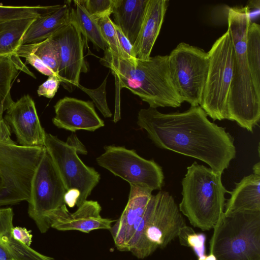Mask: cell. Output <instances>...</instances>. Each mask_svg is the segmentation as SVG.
<instances>
[{
    "label": "cell",
    "instance_id": "cell-36",
    "mask_svg": "<svg viewBox=\"0 0 260 260\" xmlns=\"http://www.w3.org/2000/svg\"><path fill=\"white\" fill-rule=\"evenodd\" d=\"M12 234L14 238L23 244L28 246L32 242V235L25 228L13 227Z\"/></svg>",
    "mask_w": 260,
    "mask_h": 260
},
{
    "label": "cell",
    "instance_id": "cell-7",
    "mask_svg": "<svg viewBox=\"0 0 260 260\" xmlns=\"http://www.w3.org/2000/svg\"><path fill=\"white\" fill-rule=\"evenodd\" d=\"M213 229L210 253L216 260H260V211L223 214Z\"/></svg>",
    "mask_w": 260,
    "mask_h": 260
},
{
    "label": "cell",
    "instance_id": "cell-28",
    "mask_svg": "<svg viewBox=\"0 0 260 260\" xmlns=\"http://www.w3.org/2000/svg\"><path fill=\"white\" fill-rule=\"evenodd\" d=\"M28 45L43 63L57 75L60 64V48L56 40L51 37L41 42Z\"/></svg>",
    "mask_w": 260,
    "mask_h": 260
},
{
    "label": "cell",
    "instance_id": "cell-39",
    "mask_svg": "<svg viewBox=\"0 0 260 260\" xmlns=\"http://www.w3.org/2000/svg\"><path fill=\"white\" fill-rule=\"evenodd\" d=\"M5 188V182L2 173L0 170V192H1Z\"/></svg>",
    "mask_w": 260,
    "mask_h": 260
},
{
    "label": "cell",
    "instance_id": "cell-15",
    "mask_svg": "<svg viewBox=\"0 0 260 260\" xmlns=\"http://www.w3.org/2000/svg\"><path fill=\"white\" fill-rule=\"evenodd\" d=\"M102 208L97 201L86 200L71 213L66 204L48 214L46 218L50 228L58 231L76 230L88 233L98 229L110 230L115 220L103 218Z\"/></svg>",
    "mask_w": 260,
    "mask_h": 260
},
{
    "label": "cell",
    "instance_id": "cell-4",
    "mask_svg": "<svg viewBox=\"0 0 260 260\" xmlns=\"http://www.w3.org/2000/svg\"><path fill=\"white\" fill-rule=\"evenodd\" d=\"M221 174L194 161L182 181L179 209L192 225L203 231L213 229L224 214L225 194L230 191L222 183Z\"/></svg>",
    "mask_w": 260,
    "mask_h": 260
},
{
    "label": "cell",
    "instance_id": "cell-26",
    "mask_svg": "<svg viewBox=\"0 0 260 260\" xmlns=\"http://www.w3.org/2000/svg\"><path fill=\"white\" fill-rule=\"evenodd\" d=\"M247 56L252 79L256 91L260 93V26L251 22L247 34Z\"/></svg>",
    "mask_w": 260,
    "mask_h": 260
},
{
    "label": "cell",
    "instance_id": "cell-19",
    "mask_svg": "<svg viewBox=\"0 0 260 260\" xmlns=\"http://www.w3.org/2000/svg\"><path fill=\"white\" fill-rule=\"evenodd\" d=\"M13 217L11 208H0V260H55L14 238L12 234Z\"/></svg>",
    "mask_w": 260,
    "mask_h": 260
},
{
    "label": "cell",
    "instance_id": "cell-30",
    "mask_svg": "<svg viewBox=\"0 0 260 260\" xmlns=\"http://www.w3.org/2000/svg\"><path fill=\"white\" fill-rule=\"evenodd\" d=\"M178 237L181 245L192 248L198 260L205 259L206 237L204 234H197L191 228L186 225L181 229Z\"/></svg>",
    "mask_w": 260,
    "mask_h": 260
},
{
    "label": "cell",
    "instance_id": "cell-13",
    "mask_svg": "<svg viewBox=\"0 0 260 260\" xmlns=\"http://www.w3.org/2000/svg\"><path fill=\"white\" fill-rule=\"evenodd\" d=\"M52 37L58 42L60 48L57 76L63 87L72 92L80 84L81 73L88 71V65L84 56L86 43L74 15L72 21Z\"/></svg>",
    "mask_w": 260,
    "mask_h": 260
},
{
    "label": "cell",
    "instance_id": "cell-8",
    "mask_svg": "<svg viewBox=\"0 0 260 260\" xmlns=\"http://www.w3.org/2000/svg\"><path fill=\"white\" fill-rule=\"evenodd\" d=\"M208 53L209 67L200 106L213 120L229 119L228 105L235 54L228 29L214 42Z\"/></svg>",
    "mask_w": 260,
    "mask_h": 260
},
{
    "label": "cell",
    "instance_id": "cell-25",
    "mask_svg": "<svg viewBox=\"0 0 260 260\" xmlns=\"http://www.w3.org/2000/svg\"><path fill=\"white\" fill-rule=\"evenodd\" d=\"M19 58L0 57V120L3 113L14 103L10 90L18 73L16 62Z\"/></svg>",
    "mask_w": 260,
    "mask_h": 260
},
{
    "label": "cell",
    "instance_id": "cell-12",
    "mask_svg": "<svg viewBox=\"0 0 260 260\" xmlns=\"http://www.w3.org/2000/svg\"><path fill=\"white\" fill-rule=\"evenodd\" d=\"M96 158L98 165L130 185L149 190H161L164 175L162 168L153 160L146 159L134 150L122 146H106Z\"/></svg>",
    "mask_w": 260,
    "mask_h": 260
},
{
    "label": "cell",
    "instance_id": "cell-3",
    "mask_svg": "<svg viewBox=\"0 0 260 260\" xmlns=\"http://www.w3.org/2000/svg\"><path fill=\"white\" fill-rule=\"evenodd\" d=\"M228 21L235 54L228 105L229 120L252 132L260 119V93L254 86L247 56V34L251 23L247 6L230 8Z\"/></svg>",
    "mask_w": 260,
    "mask_h": 260
},
{
    "label": "cell",
    "instance_id": "cell-14",
    "mask_svg": "<svg viewBox=\"0 0 260 260\" xmlns=\"http://www.w3.org/2000/svg\"><path fill=\"white\" fill-rule=\"evenodd\" d=\"M4 118L18 145L28 148L45 147L46 133L41 125L35 102L29 94L14 102Z\"/></svg>",
    "mask_w": 260,
    "mask_h": 260
},
{
    "label": "cell",
    "instance_id": "cell-9",
    "mask_svg": "<svg viewBox=\"0 0 260 260\" xmlns=\"http://www.w3.org/2000/svg\"><path fill=\"white\" fill-rule=\"evenodd\" d=\"M45 147L28 148L0 141V170L5 188L0 192V206L27 201L31 179Z\"/></svg>",
    "mask_w": 260,
    "mask_h": 260
},
{
    "label": "cell",
    "instance_id": "cell-22",
    "mask_svg": "<svg viewBox=\"0 0 260 260\" xmlns=\"http://www.w3.org/2000/svg\"><path fill=\"white\" fill-rule=\"evenodd\" d=\"M147 0H115L114 23L134 44L143 21Z\"/></svg>",
    "mask_w": 260,
    "mask_h": 260
},
{
    "label": "cell",
    "instance_id": "cell-1",
    "mask_svg": "<svg viewBox=\"0 0 260 260\" xmlns=\"http://www.w3.org/2000/svg\"><path fill=\"white\" fill-rule=\"evenodd\" d=\"M137 123L158 148L199 159L214 172L222 174L236 157L233 137L211 122L200 106L169 113L141 109Z\"/></svg>",
    "mask_w": 260,
    "mask_h": 260
},
{
    "label": "cell",
    "instance_id": "cell-40",
    "mask_svg": "<svg viewBox=\"0 0 260 260\" xmlns=\"http://www.w3.org/2000/svg\"><path fill=\"white\" fill-rule=\"evenodd\" d=\"M204 260H216V259L212 253H209V255H206Z\"/></svg>",
    "mask_w": 260,
    "mask_h": 260
},
{
    "label": "cell",
    "instance_id": "cell-18",
    "mask_svg": "<svg viewBox=\"0 0 260 260\" xmlns=\"http://www.w3.org/2000/svg\"><path fill=\"white\" fill-rule=\"evenodd\" d=\"M168 5L167 0H147L141 26L133 45L136 58L147 60L150 57Z\"/></svg>",
    "mask_w": 260,
    "mask_h": 260
},
{
    "label": "cell",
    "instance_id": "cell-35",
    "mask_svg": "<svg viewBox=\"0 0 260 260\" xmlns=\"http://www.w3.org/2000/svg\"><path fill=\"white\" fill-rule=\"evenodd\" d=\"M116 30L120 47L127 57L126 60L135 63L137 58L134 56L132 44L116 26Z\"/></svg>",
    "mask_w": 260,
    "mask_h": 260
},
{
    "label": "cell",
    "instance_id": "cell-33",
    "mask_svg": "<svg viewBox=\"0 0 260 260\" xmlns=\"http://www.w3.org/2000/svg\"><path fill=\"white\" fill-rule=\"evenodd\" d=\"M16 55L19 57L25 58L27 63L44 75L49 76L55 74L53 72L46 66L41 59L32 52L28 44L20 46L16 51Z\"/></svg>",
    "mask_w": 260,
    "mask_h": 260
},
{
    "label": "cell",
    "instance_id": "cell-6",
    "mask_svg": "<svg viewBox=\"0 0 260 260\" xmlns=\"http://www.w3.org/2000/svg\"><path fill=\"white\" fill-rule=\"evenodd\" d=\"M45 147L67 190L66 204L78 207L87 200L101 179L100 174L78 156V153H87L86 148L76 135H70L64 142L49 133L46 134Z\"/></svg>",
    "mask_w": 260,
    "mask_h": 260
},
{
    "label": "cell",
    "instance_id": "cell-38",
    "mask_svg": "<svg viewBox=\"0 0 260 260\" xmlns=\"http://www.w3.org/2000/svg\"><path fill=\"white\" fill-rule=\"evenodd\" d=\"M253 173L256 175H260V163L258 162L255 164L253 167Z\"/></svg>",
    "mask_w": 260,
    "mask_h": 260
},
{
    "label": "cell",
    "instance_id": "cell-27",
    "mask_svg": "<svg viewBox=\"0 0 260 260\" xmlns=\"http://www.w3.org/2000/svg\"><path fill=\"white\" fill-rule=\"evenodd\" d=\"M60 6H5L0 3V23L15 19L37 18L54 12Z\"/></svg>",
    "mask_w": 260,
    "mask_h": 260
},
{
    "label": "cell",
    "instance_id": "cell-17",
    "mask_svg": "<svg viewBox=\"0 0 260 260\" xmlns=\"http://www.w3.org/2000/svg\"><path fill=\"white\" fill-rule=\"evenodd\" d=\"M152 191L130 185L127 204L120 217L109 230L117 249L129 251V245L141 221Z\"/></svg>",
    "mask_w": 260,
    "mask_h": 260
},
{
    "label": "cell",
    "instance_id": "cell-21",
    "mask_svg": "<svg viewBox=\"0 0 260 260\" xmlns=\"http://www.w3.org/2000/svg\"><path fill=\"white\" fill-rule=\"evenodd\" d=\"M226 200L224 214L241 211H260V175L254 173L245 176Z\"/></svg>",
    "mask_w": 260,
    "mask_h": 260
},
{
    "label": "cell",
    "instance_id": "cell-2",
    "mask_svg": "<svg viewBox=\"0 0 260 260\" xmlns=\"http://www.w3.org/2000/svg\"><path fill=\"white\" fill-rule=\"evenodd\" d=\"M100 62L110 69L119 88L129 89L149 107L177 108L183 103L172 82L168 55L137 59L133 63L107 48Z\"/></svg>",
    "mask_w": 260,
    "mask_h": 260
},
{
    "label": "cell",
    "instance_id": "cell-11",
    "mask_svg": "<svg viewBox=\"0 0 260 260\" xmlns=\"http://www.w3.org/2000/svg\"><path fill=\"white\" fill-rule=\"evenodd\" d=\"M67 190L56 168L45 150L31 179L28 214L42 233L50 228L46 215L65 203Z\"/></svg>",
    "mask_w": 260,
    "mask_h": 260
},
{
    "label": "cell",
    "instance_id": "cell-32",
    "mask_svg": "<svg viewBox=\"0 0 260 260\" xmlns=\"http://www.w3.org/2000/svg\"><path fill=\"white\" fill-rule=\"evenodd\" d=\"M85 10L94 20L110 16L113 12L115 0H81Z\"/></svg>",
    "mask_w": 260,
    "mask_h": 260
},
{
    "label": "cell",
    "instance_id": "cell-20",
    "mask_svg": "<svg viewBox=\"0 0 260 260\" xmlns=\"http://www.w3.org/2000/svg\"><path fill=\"white\" fill-rule=\"evenodd\" d=\"M71 3L68 1L54 12L36 18L26 31L22 45L41 42L69 24L73 16Z\"/></svg>",
    "mask_w": 260,
    "mask_h": 260
},
{
    "label": "cell",
    "instance_id": "cell-24",
    "mask_svg": "<svg viewBox=\"0 0 260 260\" xmlns=\"http://www.w3.org/2000/svg\"><path fill=\"white\" fill-rule=\"evenodd\" d=\"M73 2L74 5V18L84 36L85 43L86 40H88L98 51H105L108 46L102 35L97 21L88 14L81 0H75Z\"/></svg>",
    "mask_w": 260,
    "mask_h": 260
},
{
    "label": "cell",
    "instance_id": "cell-37",
    "mask_svg": "<svg viewBox=\"0 0 260 260\" xmlns=\"http://www.w3.org/2000/svg\"><path fill=\"white\" fill-rule=\"evenodd\" d=\"M11 130L5 120L0 121V141L8 144H17L11 138Z\"/></svg>",
    "mask_w": 260,
    "mask_h": 260
},
{
    "label": "cell",
    "instance_id": "cell-5",
    "mask_svg": "<svg viewBox=\"0 0 260 260\" xmlns=\"http://www.w3.org/2000/svg\"><path fill=\"white\" fill-rule=\"evenodd\" d=\"M185 219L173 197L167 191L152 195L129 246V251L143 259L164 248L178 237Z\"/></svg>",
    "mask_w": 260,
    "mask_h": 260
},
{
    "label": "cell",
    "instance_id": "cell-34",
    "mask_svg": "<svg viewBox=\"0 0 260 260\" xmlns=\"http://www.w3.org/2000/svg\"><path fill=\"white\" fill-rule=\"evenodd\" d=\"M60 84V79L57 75H50L44 83L39 86L37 93L39 96L52 99L57 92Z\"/></svg>",
    "mask_w": 260,
    "mask_h": 260
},
{
    "label": "cell",
    "instance_id": "cell-10",
    "mask_svg": "<svg viewBox=\"0 0 260 260\" xmlns=\"http://www.w3.org/2000/svg\"><path fill=\"white\" fill-rule=\"evenodd\" d=\"M208 52L181 42L168 55L172 82L179 96L191 106H200L209 67Z\"/></svg>",
    "mask_w": 260,
    "mask_h": 260
},
{
    "label": "cell",
    "instance_id": "cell-31",
    "mask_svg": "<svg viewBox=\"0 0 260 260\" xmlns=\"http://www.w3.org/2000/svg\"><path fill=\"white\" fill-rule=\"evenodd\" d=\"M108 75V74L102 84L95 89L87 88L80 84L77 86V87L89 95L98 109L105 118H110L112 116L106 99V87Z\"/></svg>",
    "mask_w": 260,
    "mask_h": 260
},
{
    "label": "cell",
    "instance_id": "cell-23",
    "mask_svg": "<svg viewBox=\"0 0 260 260\" xmlns=\"http://www.w3.org/2000/svg\"><path fill=\"white\" fill-rule=\"evenodd\" d=\"M36 18L15 19L0 23V57H18L16 55V51L22 45L26 31Z\"/></svg>",
    "mask_w": 260,
    "mask_h": 260
},
{
    "label": "cell",
    "instance_id": "cell-29",
    "mask_svg": "<svg viewBox=\"0 0 260 260\" xmlns=\"http://www.w3.org/2000/svg\"><path fill=\"white\" fill-rule=\"evenodd\" d=\"M97 22L103 39L107 45L108 49L112 54L127 59L126 55L120 47L116 26L110 16L103 17Z\"/></svg>",
    "mask_w": 260,
    "mask_h": 260
},
{
    "label": "cell",
    "instance_id": "cell-16",
    "mask_svg": "<svg viewBox=\"0 0 260 260\" xmlns=\"http://www.w3.org/2000/svg\"><path fill=\"white\" fill-rule=\"evenodd\" d=\"M54 108L55 115L52 122L59 128L73 133L78 130L94 132L105 125L90 101L64 97Z\"/></svg>",
    "mask_w": 260,
    "mask_h": 260
}]
</instances>
